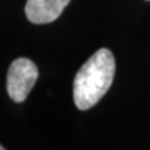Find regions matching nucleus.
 Here are the masks:
<instances>
[{
	"instance_id": "obj_1",
	"label": "nucleus",
	"mask_w": 150,
	"mask_h": 150,
	"mask_svg": "<svg viewBox=\"0 0 150 150\" xmlns=\"http://www.w3.org/2000/svg\"><path fill=\"white\" fill-rule=\"evenodd\" d=\"M115 75V59L103 48L89 58L74 79V103L79 110L96 105L111 86Z\"/></svg>"
},
{
	"instance_id": "obj_2",
	"label": "nucleus",
	"mask_w": 150,
	"mask_h": 150,
	"mask_svg": "<svg viewBox=\"0 0 150 150\" xmlns=\"http://www.w3.org/2000/svg\"><path fill=\"white\" fill-rule=\"evenodd\" d=\"M39 76L36 65L26 58H18L11 63L8 71L6 89L13 101L23 103Z\"/></svg>"
},
{
	"instance_id": "obj_3",
	"label": "nucleus",
	"mask_w": 150,
	"mask_h": 150,
	"mask_svg": "<svg viewBox=\"0 0 150 150\" xmlns=\"http://www.w3.org/2000/svg\"><path fill=\"white\" fill-rule=\"evenodd\" d=\"M70 0H28L25 14L33 24H49L56 20Z\"/></svg>"
},
{
	"instance_id": "obj_4",
	"label": "nucleus",
	"mask_w": 150,
	"mask_h": 150,
	"mask_svg": "<svg viewBox=\"0 0 150 150\" xmlns=\"http://www.w3.org/2000/svg\"><path fill=\"white\" fill-rule=\"evenodd\" d=\"M0 150H4V146H3V145H0Z\"/></svg>"
},
{
	"instance_id": "obj_5",
	"label": "nucleus",
	"mask_w": 150,
	"mask_h": 150,
	"mask_svg": "<svg viewBox=\"0 0 150 150\" xmlns=\"http://www.w3.org/2000/svg\"><path fill=\"white\" fill-rule=\"evenodd\" d=\"M149 1H150V0H149Z\"/></svg>"
}]
</instances>
